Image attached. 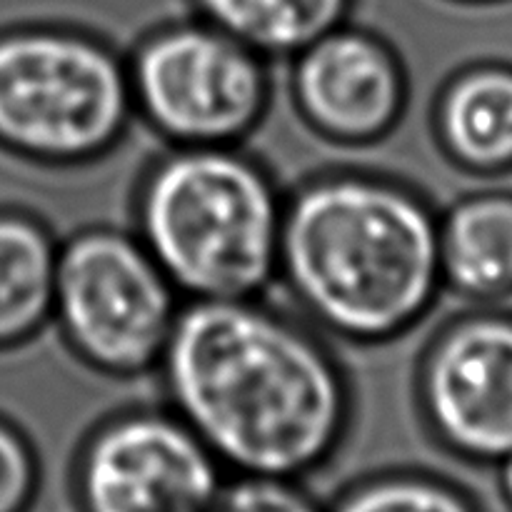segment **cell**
Returning <instances> with one entry per match:
<instances>
[{
  "mask_svg": "<svg viewBox=\"0 0 512 512\" xmlns=\"http://www.w3.org/2000/svg\"><path fill=\"white\" fill-rule=\"evenodd\" d=\"M288 93L300 123L335 148H375L405 120L410 73L378 30L348 23L290 58Z\"/></svg>",
  "mask_w": 512,
  "mask_h": 512,
  "instance_id": "9",
  "label": "cell"
},
{
  "mask_svg": "<svg viewBox=\"0 0 512 512\" xmlns=\"http://www.w3.org/2000/svg\"><path fill=\"white\" fill-rule=\"evenodd\" d=\"M223 480V465L168 405L105 415L73 463L80 512H208Z\"/></svg>",
  "mask_w": 512,
  "mask_h": 512,
  "instance_id": "7",
  "label": "cell"
},
{
  "mask_svg": "<svg viewBox=\"0 0 512 512\" xmlns=\"http://www.w3.org/2000/svg\"><path fill=\"white\" fill-rule=\"evenodd\" d=\"M40 488L33 443L10 420L0 418V512H28Z\"/></svg>",
  "mask_w": 512,
  "mask_h": 512,
  "instance_id": "16",
  "label": "cell"
},
{
  "mask_svg": "<svg viewBox=\"0 0 512 512\" xmlns=\"http://www.w3.org/2000/svg\"><path fill=\"white\" fill-rule=\"evenodd\" d=\"M415 405L438 448L498 468L512 455V310L470 305L428 338Z\"/></svg>",
  "mask_w": 512,
  "mask_h": 512,
  "instance_id": "8",
  "label": "cell"
},
{
  "mask_svg": "<svg viewBox=\"0 0 512 512\" xmlns=\"http://www.w3.org/2000/svg\"><path fill=\"white\" fill-rule=\"evenodd\" d=\"M155 373L165 405L233 475L308 478L355 423L353 378L328 335L263 298L185 300Z\"/></svg>",
  "mask_w": 512,
  "mask_h": 512,
  "instance_id": "1",
  "label": "cell"
},
{
  "mask_svg": "<svg viewBox=\"0 0 512 512\" xmlns=\"http://www.w3.org/2000/svg\"><path fill=\"white\" fill-rule=\"evenodd\" d=\"M190 8L268 60H290L320 35L348 23L355 0H190Z\"/></svg>",
  "mask_w": 512,
  "mask_h": 512,
  "instance_id": "13",
  "label": "cell"
},
{
  "mask_svg": "<svg viewBox=\"0 0 512 512\" xmlns=\"http://www.w3.org/2000/svg\"><path fill=\"white\" fill-rule=\"evenodd\" d=\"M498 480H500V493H503L505 503H508V508L512 512V455L503 460V463L498 465Z\"/></svg>",
  "mask_w": 512,
  "mask_h": 512,
  "instance_id": "17",
  "label": "cell"
},
{
  "mask_svg": "<svg viewBox=\"0 0 512 512\" xmlns=\"http://www.w3.org/2000/svg\"><path fill=\"white\" fill-rule=\"evenodd\" d=\"M333 512H478L463 488L423 470H388L358 480Z\"/></svg>",
  "mask_w": 512,
  "mask_h": 512,
  "instance_id": "14",
  "label": "cell"
},
{
  "mask_svg": "<svg viewBox=\"0 0 512 512\" xmlns=\"http://www.w3.org/2000/svg\"><path fill=\"white\" fill-rule=\"evenodd\" d=\"M285 193L243 145H165L135 183L130 228L183 300L263 298Z\"/></svg>",
  "mask_w": 512,
  "mask_h": 512,
  "instance_id": "3",
  "label": "cell"
},
{
  "mask_svg": "<svg viewBox=\"0 0 512 512\" xmlns=\"http://www.w3.org/2000/svg\"><path fill=\"white\" fill-rule=\"evenodd\" d=\"M275 283L330 340L395 343L445 293L440 210L398 175L318 170L285 193Z\"/></svg>",
  "mask_w": 512,
  "mask_h": 512,
  "instance_id": "2",
  "label": "cell"
},
{
  "mask_svg": "<svg viewBox=\"0 0 512 512\" xmlns=\"http://www.w3.org/2000/svg\"><path fill=\"white\" fill-rule=\"evenodd\" d=\"M135 120L128 58L68 23L0 30V150L73 170L113 155Z\"/></svg>",
  "mask_w": 512,
  "mask_h": 512,
  "instance_id": "4",
  "label": "cell"
},
{
  "mask_svg": "<svg viewBox=\"0 0 512 512\" xmlns=\"http://www.w3.org/2000/svg\"><path fill=\"white\" fill-rule=\"evenodd\" d=\"M60 238L40 215L0 208V353L25 348L53 323Z\"/></svg>",
  "mask_w": 512,
  "mask_h": 512,
  "instance_id": "12",
  "label": "cell"
},
{
  "mask_svg": "<svg viewBox=\"0 0 512 512\" xmlns=\"http://www.w3.org/2000/svg\"><path fill=\"white\" fill-rule=\"evenodd\" d=\"M183 295L133 228L95 223L60 240L53 325L83 368L108 380L158 370Z\"/></svg>",
  "mask_w": 512,
  "mask_h": 512,
  "instance_id": "5",
  "label": "cell"
},
{
  "mask_svg": "<svg viewBox=\"0 0 512 512\" xmlns=\"http://www.w3.org/2000/svg\"><path fill=\"white\" fill-rule=\"evenodd\" d=\"M450 3L475 5V8H485V5H503V3H510V0H450Z\"/></svg>",
  "mask_w": 512,
  "mask_h": 512,
  "instance_id": "18",
  "label": "cell"
},
{
  "mask_svg": "<svg viewBox=\"0 0 512 512\" xmlns=\"http://www.w3.org/2000/svg\"><path fill=\"white\" fill-rule=\"evenodd\" d=\"M300 483L273 475H233L223 480L208 512H325Z\"/></svg>",
  "mask_w": 512,
  "mask_h": 512,
  "instance_id": "15",
  "label": "cell"
},
{
  "mask_svg": "<svg viewBox=\"0 0 512 512\" xmlns=\"http://www.w3.org/2000/svg\"><path fill=\"white\" fill-rule=\"evenodd\" d=\"M443 158L475 178L512 173V63L475 60L443 80L430 108Z\"/></svg>",
  "mask_w": 512,
  "mask_h": 512,
  "instance_id": "10",
  "label": "cell"
},
{
  "mask_svg": "<svg viewBox=\"0 0 512 512\" xmlns=\"http://www.w3.org/2000/svg\"><path fill=\"white\" fill-rule=\"evenodd\" d=\"M440 268L445 290L470 305L512 298V190H475L440 210Z\"/></svg>",
  "mask_w": 512,
  "mask_h": 512,
  "instance_id": "11",
  "label": "cell"
},
{
  "mask_svg": "<svg viewBox=\"0 0 512 512\" xmlns=\"http://www.w3.org/2000/svg\"><path fill=\"white\" fill-rule=\"evenodd\" d=\"M125 58L135 120L165 145H243L273 105V60L198 15L155 25Z\"/></svg>",
  "mask_w": 512,
  "mask_h": 512,
  "instance_id": "6",
  "label": "cell"
}]
</instances>
